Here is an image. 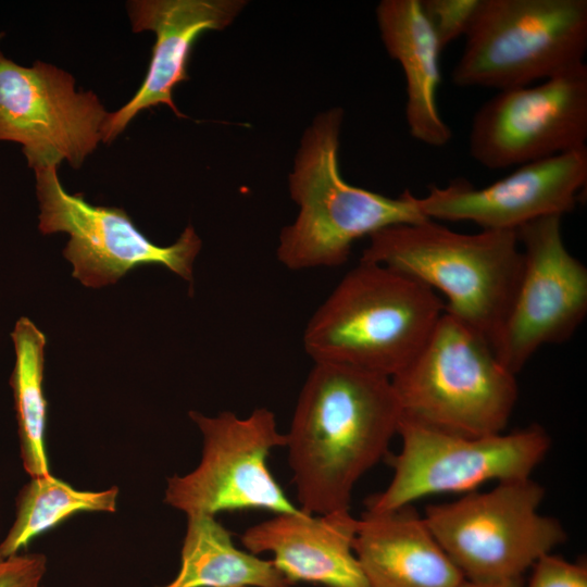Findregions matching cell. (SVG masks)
I'll use <instances>...</instances> for the list:
<instances>
[{
    "instance_id": "d6986e66",
    "label": "cell",
    "mask_w": 587,
    "mask_h": 587,
    "mask_svg": "<svg viewBox=\"0 0 587 587\" xmlns=\"http://www.w3.org/2000/svg\"><path fill=\"white\" fill-rule=\"evenodd\" d=\"M180 569L158 587H290L272 560L239 550L215 515H187Z\"/></svg>"
},
{
    "instance_id": "7c38bea8",
    "label": "cell",
    "mask_w": 587,
    "mask_h": 587,
    "mask_svg": "<svg viewBox=\"0 0 587 587\" xmlns=\"http://www.w3.org/2000/svg\"><path fill=\"white\" fill-rule=\"evenodd\" d=\"M587 65L539 84L498 91L476 111L470 155L488 170L548 159L586 147Z\"/></svg>"
},
{
    "instance_id": "52a82bcc",
    "label": "cell",
    "mask_w": 587,
    "mask_h": 587,
    "mask_svg": "<svg viewBox=\"0 0 587 587\" xmlns=\"http://www.w3.org/2000/svg\"><path fill=\"white\" fill-rule=\"evenodd\" d=\"M544 497L530 477L504 480L428 505L423 519L464 579L512 580L566 539L558 520L539 513Z\"/></svg>"
},
{
    "instance_id": "603a6c76",
    "label": "cell",
    "mask_w": 587,
    "mask_h": 587,
    "mask_svg": "<svg viewBox=\"0 0 587 587\" xmlns=\"http://www.w3.org/2000/svg\"><path fill=\"white\" fill-rule=\"evenodd\" d=\"M532 567L526 587H587L585 563L570 562L550 552L538 559Z\"/></svg>"
},
{
    "instance_id": "484cf974",
    "label": "cell",
    "mask_w": 587,
    "mask_h": 587,
    "mask_svg": "<svg viewBox=\"0 0 587 587\" xmlns=\"http://www.w3.org/2000/svg\"><path fill=\"white\" fill-rule=\"evenodd\" d=\"M3 36H4V33L0 32V40L2 39Z\"/></svg>"
},
{
    "instance_id": "3957f363",
    "label": "cell",
    "mask_w": 587,
    "mask_h": 587,
    "mask_svg": "<svg viewBox=\"0 0 587 587\" xmlns=\"http://www.w3.org/2000/svg\"><path fill=\"white\" fill-rule=\"evenodd\" d=\"M444 312L442 300L421 282L360 261L310 319L304 350L314 363L391 378L416 357Z\"/></svg>"
},
{
    "instance_id": "8fae6325",
    "label": "cell",
    "mask_w": 587,
    "mask_h": 587,
    "mask_svg": "<svg viewBox=\"0 0 587 587\" xmlns=\"http://www.w3.org/2000/svg\"><path fill=\"white\" fill-rule=\"evenodd\" d=\"M108 115L72 74L42 61L23 66L0 51V141L20 143L34 171L62 161L78 170L102 142Z\"/></svg>"
},
{
    "instance_id": "5bb4252c",
    "label": "cell",
    "mask_w": 587,
    "mask_h": 587,
    "mask_svg": "<svg viewBox=\"0 0 587 587\" xmlns=\"http://www.w3.org/2000/svg\"><path fill=\"white\" fill-rule=\"evenodd\" d=\"M587 183V146L520 165L509 175L474 187L458 178L415 196L420 212L434 221H467L482 229L516 230L550 215L573 211Z\"/></svg>"
},
{
    "instance_id": "ac0fdd59",
    "label": "cell",
    "mask_w": 587,
    "mask_h": 587,
    "mask_svg": "<svg viewBox=\"0 0 587 587\" xmlns=\"http://www.w3.org/2000/svg\"><path fill=\"white\" fill-rule=\"evenodd\" d=\"M376 20L386 51L404 73L410 135L430 147L446 146L452 132L437 104L441 50L420 0H383L376 8Z\"/></svg>"
},
{
    "instance_id": "7402d4cb",
    "label": "cell",
    "mask_w": 587,
    "mask_h": 587,
    "mask_svg": "<svg viewBox=\"0 0 587 587\" xmlns=\"http://www.w3.org/2000/svg\"><path fill=\"white\" fill-rule=\"evenodd\" d=\"M479 0H420L441 52L454 40L465 36Z\"/></svg>"
},
{
    "instance_id": "6da1fadb",
    "label": "cell",
    "mask_w": 587,
    "mask_h": 587,
    "mask_svg": "<svg viewBox=\"0 0 587 587\" xmlns=\"http://www.w3.org/2000/svg\"><path fill=\"white\" fill-rule=\"evenodd\" d=\"M401 416L389 377L314 363L286 434L300 510L349 511L354 485L386 454Z\"/></svg>"
},
{
    "instance_id": "4fadbf2b",
    "label": "cell",
    "mask_w": 587,
    "mask_h": 587,
    "mask_svg": "<svg viewBox=\"0 0 587 587\" xmlns=\"http://www.w3.org/2000/svg\"><path fill=\"white\" fill-rule=\"evenodd\" d=\"M561 221L550 215L516 229L523 268L494 347L515 375L542 346L569 340L587 314V268L567 250Z\"/></svg>"
},
{
    "instance_id": "ffe728a7",
    "label": "cell",
    "mask_w": 587,
    "mask_h": 587,
    "mask_svg": "<svg viewBox=\"0 0 587 587\" xmlns=\"http://www.w3.org/2000/svg\"><path fill=\"white\" fill-rule=\"evenodd\" d=\"M15 365L10 378L18 424L21 458L30 477L49 475L45 447L48 401L43 394L45 334L27 317L11 334Z\"/></svg>"
},
{
    "instance_id": "ba28073f",
    "label": "cell",
    "mask_w": 587,
    "mask_h": 587,
    "mask_svg": "<svg viewBox=\"0 0 587 587\" xmlns=\"http://www.w3.org/2000/svg\"><path fill=\"white\" fill-rule=\"evenodd\" d=\"M397 434L402 447L391 461L392 478L385 490L367 499V512H389L430 495L467 494L491 480L530 477L551 446L548 433L539 425L469 437L402 415Z\"/></svg>"
},
{
    "instance_id": "9a60e30c",
    "label": "cell",
    "mask_w": 587,
    "mask_h": 587,
    "mask_svg": "<svg viewBox=\"0 0 587 587\" xmlns=\"http://www.w3.org/2000/svg\"><path fill=\"white\" fill-rule=\"evenodd\" d=\"M243 0H132L127 12L134 33L153 32L155 42L145 79L122 108L109 112L102 142L111 143L141 111L167 105L186 117L174 103L173 91L188 80V63L197 39L205 32L223 30L246 7Z\"/></svg>"
},
{
    "instance_id": "8992f818",
    "label": "cell",
    "mask_w": 587,
    "mask_h": 587,
    "mask_svg": "<svg viewBox=\"0 0 587 587\" xmlns=\"http://www.w3.org/2000/svg\"><path fill=\"white\" fill-rule=\"evenodd\" d=\"M452 72L459 87H525L584 63L587 0H479Z\"/></svg>"
},
{
    "instance_id": "9c48e42d",
    "label": "cell",
    "mask_w": 587,
    "mask_h": 587,
    "mask_svg": "<svg viewBox=\"0 0 587 587\" xmlns=\"http://www.w3.org/2000/svg\"><path fill=\"white\" fill-rule=\"evenodd\" d=\"M189 416L203 437L201 461L190 473L167 478L166 504L186 515L243 509L276 514L300 510L267 466L271 450L287 444L272 411L258 408L245 419L228 411L216 416L190 411Z\"/></svg>"
},
{
    "instance_id": "277c9868",
    "label": "cell",
    "mask_w": 587,
    "mask_h": 587,
    "mask_svg": "<svg viewBox=\"0 0 587 587\" xmlns=\"http://www.w3.org/2000/svg\"><path fill=\"white\" fill-rule=\"evenodd\" d=\"M342 120V109H329L302 136L289 175L299 213L282 230L276 250L278 261L289 270L339 266L358 239L389 226L427 220L409 189L391 198L342 178L338 158Z\"/></svg>"
},
{
    "instance_id": "44dd1931",
    "label": "cell",
    "mask_w": 587,
    "mask_h": 587,
    "mask_svg": "<svg viewBox=\"0 0 587 587\" xmlns=\"http://www.w3.org/2000/svg\"><path fill=\"white\" fill-rule=\"evenodd\" d=\"M118 488L78 490L51 474L30 477L21 490L15 521L0 544L3 557L20 553L38 535L80 512L116 511Z\"/></svg>"
},
{
    "instance_id": "cb8c5ba5",
    "label": "cell",
    "mask_w": 587,
    "mask_h": 587,
    "mask_svg": "<svg viewBox=\"0 0 587 587\" xmlns=\"http://www.w3.org/2000/svg\"><path fill=\"white\" fill-rule=\"evenodd\" d=\"M47 572L42 553L0 554V587H41Z\"/></svg>"
},
{
    "instance_id": "7a4b0ae2",
    "label": "cell",
    "mask_w": 587,
    "mask_h": 587,
    "mask_svg": "<svg viewBox=\"0 0 587 587\" xmlns=\"http://www.w3.org/2000/svg\"><path fill=\"white\" fill-rule=\"evenodd\" d=\"M369 239L360 261L389 267L440 291L447 300L445 312L494 350L523 268L516 230L463 234L427 218L383 228Z\"/></svg>"
},
{
    "instance_id": "30bf717a",
    "label": "cell",
    "mask_w": 587,
    "mask_h": 587,
    "mask_svg": "<svg viewBox=\"0 0 587 587\" xmlns=\"http://www.w3.org/2000/svg\"><path fill=\"white\" fill-rule=\"evenodd\" d=\"M34 172L40 210L38 228L45 235H70L63 254L83 285L99 288L114 284L130 270L147 264L162 265L192 282L201 239L191 225L171 246H158L123 209L93 205L83 193H68L59 179L58 166Z\"/></svg>"
},
{
    "instance_id": "5b68a950",
    "label": "cell",
    "mask_w": 587,
    "mask_h": 587,
    "mask_svg": "<svg viewBox=\"0 0 587 587\" xmlns=\"http://www.w3.org/2000/svg\"><path fill=\"white\" fill-rule=\"evenodd\" d=\"M515 376L485 339L444 312L416 357L390 380L403 416L479 437L503 433L517 400Z\"/></svg>"
},
{
    "instance_id": "d4e9b609",
    "label": "cell",
    "mask_w": 587,
    "mask_h": 587,
    "mask_svg": "<svg viewBox=\"0 0 587 587\" xmlns=\"http://www.w3.org/2000/svg\"><path fill=\"white\" fill-rule=\"evenodd\" d=\"M458 587H523L522 578L498 583H475L464 579Z\"/></svg>"
},
{
    "instance_id": "2e32d148",
    "label": "cell",
    "mask_w": 587,
    "mask_h": 587,
    "mask_svg": "<svg viewBox=\"0 0 587 587\" xmlns=\"http://www.w3.org/2000/svg\"><path fill=\"white\" fill-rule=\"evenodd\" d=\"M357 525L349 511L312 516L299 510L247 528L241 542L253 554L271 552L291 584L367 587L352 548Z\"/></svg>"
},
{
    "instance_id": "e0dca14e",
    "label": "cell",
    "mask_w": 587,
    "mask_h": 587,
    "mask_svg": "<svg viewBox=\"0 0 587 587\" xmlns=\"http://www.w3.org/2000/svg\"><path fill=\"white\" fill-rule=\"evenodd\" d=\"M352 548L367 587H458L464 580L411 504L364 512Z\"/></svg>"
}]
</instances>
